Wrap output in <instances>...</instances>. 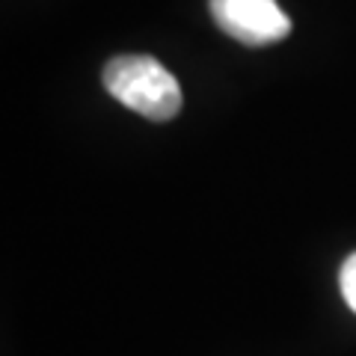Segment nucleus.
Wrapping results in <instances>:
<instances>
[{
	"instance_id": "1",
	"label": "nucleus",
	"mask_w": 356,
	"mask_h": 356,
	"mask_svg": "<svg viewBox=\"0 0 356 356\" xmlns=\"http://www.w3.org/2000/svg\"><path fill=\"white\" fill-rule=\"evenodd\" d=\"M104 89L134 113L166 122L181 110V86L172 72L146 54H128L104 65Z\"/></svg>"
},
{
	"instance_id": "2",
	"label": "nucleus",
	"mask_w": 356,
	"mask_h": 356,
	"mask_svg": "<svg viewBox=\"0 0 356 356\" xmlns=\"http://www.w3.org/2000/svg\"><path fill=\"white\" fill-rule=\"evenodd\" d=\"M217 27L250 48L282 42L291 33V18L276 0H208Z\"/></svg>"
},
{
	"instance_id": "3",
	"label": "nucleus",
	"mask_w": 356,
	"mask_h": 356,
	"mask_svg": "<svg viewBox=\"0 0 356 356\" xmlns=\"http://www.w3.org/2000/svg\"><path fill=\"white\" fill-rule=\"evenodd\" d=\"M339 285H341V297L353 312H356V252L348 255L339 270Z\"/></svg>"
}]
</instances>
